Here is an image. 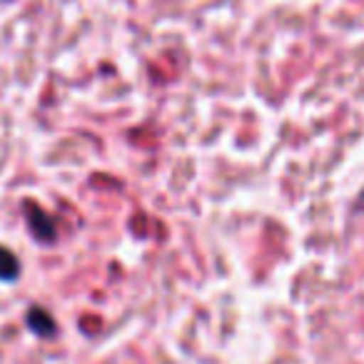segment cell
Returning a JSON list of instances; mask_svg holds the SVG:
<instances>
[{
	"label": "cell",
	"instance_id": "obj_1",
	"mask_svg": "<svg viewBox=\"0 0 364 364\" xmlns=\"http://www.w3.org/2000/svg\"><path fill=\"white\" fill-rule=\"evenodd\" d=\"M28 210V225H31L36 240H43V242H50L55 237V225L48 220V215L43 213L41 208H33V205H26Z\"/></svg>",
	"mask_w": 364,
	"mask_h": 364
},
{
	"label": "cell",
	"instance_id": "obj_2",
	"mask_svg": "<svg viewBox=\"0 0 364 364\" xmlns=\"http://www.w3.org/2000/svg\"><path fill=\"white\" fill-rule=\"evenodd\" d=\"M28 327H31L38 337H53V334H55V319L43 307H33L31 312H28Z\"/></svg>",
	"mask_w": 364,
	"mask_h": 364
},
{
	"label": "cell",
	"instance_id": "obj_3",
	"mask_svg": "<svg viewBox=\"0 0 364 364\" xmlns=\"http://www.w3.org/2000/svg\"><path fill=\"white\" fill-rule=\"evenodd\" d=\"M21 274V262L8 247H0V279L3 282H13Z\"/></svg>",
	"mask_w": 364,
	"mask_h": 364
}]
</instances>
